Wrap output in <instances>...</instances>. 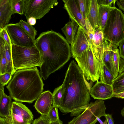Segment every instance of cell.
<instances>
[{
	"instance_id": "3957f363",
	"label": "cell",
	"mask_w": 124,
	"mask_h": 124,
	"mask_svg": "<svg viewBox=\"0 0 124 124\" xmlns=\"http://www.w3.org/2000/svg\"><path fill=\"white\" fill-rule=\"evenodd\" d=\"M42 78L36 67L19 70L6 88L14 100L31 103L42 93L44 84Z\"/></svg>"
},
{
	"instance_id": "f1b7e54d",
	"label": "cell",
	"mask_w": 124,
	"mask_h": 124,
	"mask_svg": "<svg viewBox=\"0 0 124 124\" xmlns=\"http://www.w3.org/2000/svg\"><path fill=\"white\" fill-rule=\"evenodd\" d=\"M23 0H11L13 15L15 14L23 15Z\"/></svg>"
},
{
	"instance_id": "74e56055",
	"label": "cell",
	"mask_w": 124,
	"mask_h": 124,
	"mask_svg": "<svg viewBox=\"0 0 124 124\" xmlns=\"http://www.w3.org/2000/svg\"><path fill=\"white\" fill-rule=\"evenodd\" d=\"M108 124H114V121L111 114H107L105 117Z\"/></svg>"
},
{
	"instance_id": "1f68e13d",
	"label": "cell",
	"mask_w": 124,
	"mask_h": 124,
	"mask_svg": "<svg viewBox=\"0 0 124 124\" xmlns=\"http://www.w3.org/2000/svg\"><path fill=\"white\" fill-rule=\"evenodd\" d=\"M12 75L10 73L6 72L0 75V84L4 86L9 82L12 78Z\"/></svg>"
},
{
	"instance_id": "e0dca14e",
	"label": "cell",
	"mask_w": 124,
	"mask_h": 124,
	"mask_svg": "<svg viewBox=\"0 0 124 124\" xmlns=\"http://www.w3.org/2000/svg\"><path fill=\"white\" fill-rule=\"evenodd\" d=\"M12 15L11 0H0V29L8 24Z\"/></svg>"
},
{
	"instance_id": "60d3db41",
	"label": "cell",
	"mask_w": 124,
	"mask_h": 124,
	"mask_svg": "<svg viewBox=\"0 0 124 124\" xmlns=\"http://www.w3.org/2000/svg\"><path fill=\"white\" fill-rule=\"evenodd\" d=\"M113 97L124 99V92L119 93H114L112 96V98Z\"/></svg>"
},
{
	"instance_id": "836d02e7",
	"label": "cell",
	"mask_w": 124,
	"mask_h": 124,
	"mask_svg": "<svg viewBox=\"0 0 124 124\" xmlns=\"http://www.w3.org/2000/svg\"><path fill=\"white\" fill-rule=\"evenodd\" d=\"M0 36L4 40L6 43L11 46L12 43L5 27L0 29Z\"/></svg>"
},
{
	"instance_id": "ee69618b",
	"label": "cell",
	"mask_w": 124,
	"mask_h": 124,
	"mask_svg": "<svg viewBox=\"0 0 124 124\" xmlns=\"http://www.w3.org/2000/svg\"><path fill=\"white\" fill-rule=\"evenodd\" d=\"M49 124H63V122L59 119L55 121L51 122Z\"/></svg>"
},
{
	"instance_id": "52a82bcc",
	"label": "cell",
	"mask_w": 124,
	"mask_h": 124,
	"mask_svg": "<svg viewBox=\"0 0 124 124\" xmlns=\"http://www.w3.org/2000/svg\"><path fill=\"white\" fill-rule=\"evenodd\" d=\"M106 107L104 101L97 100L91 102L87 108L79 115L74 117L68 124H95L97 117L105 116Z\"/></svg>"
},
{
	"instance_id": "ab89813d",
	"label": "cell",
	"mask_w": 124,
	"mask_h": 124,
	"mask_svg": "<svg viewBox=\"0 0 124 124\" xmlns=\"http://www.w3.org/2000/svg\"><path fill=\"white\" fill-rule=\"evenodd\" d=\"M116 3L119 8L124 12V0H117Z\"/></svg>"
},
{
	"instance_id": "f35d334b",
	"label": "cell",
	"mask_w": 124,
	"mask_h": 124,
	"mask_svg": "<svg viewBox=\"0 0 124 124\" xmlns=\"http://www.w3.org/2000/svg\"><path fill=\"white\" fill-rule=\"evenodd\" d=\"M124 72V59L121 58L118 75Z\"/></svg>"
},
{
	"instance_id": "7c38bea8",
	"label": "cell",
	"mask_w": 124,
	"mask_h": 124,
	"mask_svg": "<svg viewBox=\"0 0 124 124\" xmlns=\"http://www.w3.org/2000/svg\"><path fill=\"white\" fill-rule=\"evenodd\" d=\"M89 39L86 32L79 26L78 32L70 46L71 56L75 59L81 55L88 47Z\"/></svg>"
},
{
	"instance_id": "484cf974",
	"label": "cell",
	"mask_w": 124,
	"mask_h": 124,
	"mask_svg": "<svg viewBox=\"0 0 124 124\" xmlns=\"http://www.w3.org/2000/svg\"><path fill=\"white\" fill-rule=\"evenodd\" d=\"M52 105L59 108L61 103L62 97V85L55 88L52 93Z\"/></svg>"
},
{
	"instance_id": "5bb4252c",
	"label": "cell",
	"mask_w": 124,
	"mask_h": 124,
	"mask_svg": "<svg viewBox=\"0 0 124 124\" xmlns=\"http://www.w3.org/2000/svg\"><path fill=\"white\" fill-rule=\"evenodd\" d=\"M113 93L112 85L98 81L92 88L90 95L94 99L103 100L112 98Z\"/></svg>"
},
{
	"instance_id": "d6a6232c",
	"label": "cell",
	"mask_w": 124,
	"mask_h": 124,
	"mask_svg": "<svg viewBox=\"0 0 124 124\" xmlns=\"http://www.w3.org/2000/svg\"><path fill=\"white\" fill-rule=\"evenodd\" d=\"M50 122L46 116L41 115L33 121L32 124H49Z\"/></svg>"
},
{
	"instance_id": "8d00e7d4",
	"label": "cell",
	"mask_w": 124,
	"mask_h": 124,
	"mask_svg": "<svg viewBox=\"0 0 124 124\" xmlns=\"http://www.w3.org/2000/svg\"><path fill=\"white\" fill-rule=\"evenodd\" d=\"M85 29L86 32H89L94 33V31L88 20H85Z\"/></svg>"
},
{
	"instance_id": "7bdbcfd3",
	"label": "cell",
	"mask_w": 124,
	"mask_h": 124,
	"mask_svg": "<svg viewBox=\"0 0 124 124\" xmlns=\"http://www.w3.org/2000/svg\"><path fill=\"white\" fill-rule=\"evenodd\" d=\"M0 124H10L8 120L5 118L0 117Z\"/></svg>"
},
{
	"instance_id": "2e32d148",
	"label": "cell",
	"mask_w": 124,
	"mask_h": 124,
	"mask_svg": "<svg viewBox=\"0 0 124 124\" xmlns=\"http://www.w3.org/2000/svg\"><path fill=\"white\" fill-rule=\"evenodd\" d=\"M12 98L4 92V86L0 84V117L11 120V111L12 105Z\"/></svg>"
},
{
	"instance_id": "7402d4cb",
	"label": "cell",
	"mask_w": 124,
	"mask_h": 124,
	"mask_svg": "<svg viewBox=\"0 0 124 124\" xmlns=\"http://www.w3.org/2000/svg\"><path fill=\"white\" fill-rule=\"evenodd\" d=\"M104 39L102 31L99 28H96L94 31L93 40L91 41L93 49L102 47L103 45Z\"/></svg>"
},
{
	"instance_id": "d4e9b609",
	"label": "cell",
	"mask_w": 124,
	"mask_h": 124,
	"mask_svg": "<svg viewBox=\"0 0 124 124\" xmlns=\"http://www.w3.org/2000/svg\"><path fill=\"white\" fill-rule=\"evenodd\" d=\"M81 13L85 20L89 12L91 0H77Z\"/></svg>"
},
{
	"instance_id": "9a60e30c",
	"label": "cell",
	"mask_w": 124,
	"mask_h": 124,
	"mask_svg": "<svg viewBox=\"0 0 124 124\" xmlns=\"http://www.w3.org/2000/svg\"><path fill=\"white\" fill-rule=\"evenodd\" d=\"M53 103V95L49 90L42 92L36 100L34 105L38 112L41 115L48 114Z\"/></svg>"
},
{
	"instance_id": "ac0fdd59",
	"label": "cell",
	"mask_w": 124,
	"mask_h": 124,
	"mask_svg": "<svg viewBox=\"0 0 124 124\" xmlns=\"http://www.w3.org/2000/svg\"><path fill=\"white\" fill-rule=\"evenodd\" d=\"M79 27V25L76 22L71 20L61 29L65 36L66 39L71 45L76 36Z\"/></svg>"
},
{
	"instance_id": "4dcf8cb0",
	"label": "cell",
	"mask_w": 124,
	"mask_h": 124,
	"mask_svg": "<svg viewBox=\"0 0 124 124\" xmlns=\"http://www.w3.org/2000/svg\"><path fill=\"white\" fill-rule=\"evenodd\" d=\"M58 108L52 106L48 114L46 115L50 122L55 121L59 119Z\"/></svg>"
},
{
	"instance_id": "e575fe53",
	"label": "cell",
	"mask_w": 124,
	"mask_h": 124,
	"mask_svg": "<svg viewBox=\"0 0 124 124\" xmlns=\"http://www.w3.org/2000/svg\"><path fill=\"white\" fill-rule=\"evenodd\" d=\"M99 6L100 5L105 6L112 7V4L115 6V2L117 0H97Z\"/></svg>"
},
{
	"instance_id": "d6986e66",
	"label": "cell",
	"mask_w": 124,
	"mask_h": 124,
	"mask_svg": "<svg viewBox=\"0 0 124 124\" xmlns=\"http://www.w3.org/2000/svg\"><path fill=\"white\" fill-rule=\"evenodd\" d=\"M98 11L97 0H91L90 9L87 19L94 31L96 28H99Z\"/></svg>"
},
{
	"instance_id": "f6af8a7d",
	"label": "cell",
	"mask_w": 124,
	"mask_h": 124,
	"mask_svg": "<svg viewBox=\"0 0 124 124\" xmlns=\"http://www.w3.org/2000/svg\"><path fill=\"white\" fill-rule=\"evenodd\" d=\"M97 120L100 123V124H108L107 123V121L106 119L104 122H103L100 118L97 117Z\"/></svg>"
},
{
	"instance_id": "5b68a950",
	"label": "cell",
	"mask_w": 124,
	"mask_h": 124,
	"mask_svg": "<svg viewBox=\"0 0 124 124\" xmlns=\"http://www.w3.org/2000/svg\"><path fill=\"white\" fill-rule=\"evenodd\" d=\"M104 39L118 46L124 39V14L116 7L109 13L102 31Z\"/></svg>"
},
{
	"instance_id": "b9f144b4",
	"label": "cell",
	"mask_w": 124,
	"mask_h": 124,
	"mask_svg": "<svg viewBox=\"0 0 124 124\" xmlns=\"http://www.w3.org/2000/svg\"><path fill=\"white\" fill-rule=\"evenodd\" d=\"M36 20L35 18L31 17L29 18L27 20V22L31 25L32 26L34 25L36 23Z\"/></svg>"
},
{
	"instance_id": "d590c367",
	"label": "cell",
	"mask_w": 124,
	"mask_h": 124,
	"mask_svg": "<svg viewBox=\"0 0 124 124\" xmlns=\"http://www.w3.org/2000/svg\"><path fill=\"white\" fill-rule=\"evenodd\" d=\"M119 48V52L121 58L124 59V39L120 41L118 44Z\"/></svg>"
},
{
	"instance_id": "277c9868",
	"label": "cell",
	"mask_w": 124,
	"mask_h": 124,
	"mask_svg": "<svg viewBox=\"0 0 124 124\" xmlns=\"http://www.w3.org/2000/svg\"><path fill=\"white\" fill-rule=\"evenodd\" d=\"M11 51L13 65L16 71L21 69L40 67L42 63L41 54L36 46L24 47L12 43Z\"/></svg>"
},
{
	"instance_id": "4316f807",
	"label": "cell",
	"mask_w": 124,
	"mask_h": 124,
	"mask_svg": "<svg viewBox=\"0 0 124 124\" xmlns=\"http://www.w3.org/2000/svg\"><path fill=\"white\" fill-rule=\"evenodd\" d=\"M0 75H1L6 72L7 63L4 45H0Z\"/></svg>"
},
{
	"instance_id": "83f0119b",
	"label": "cell",
	"mask_w": 124,
	"mask_h": 124,
	"mask_svg": "<svg viewBox=\"0 0 124 124\" xmlns=\"http://www.w3.org/2000/svg\"><path fill=\"white\" fill-rule=\"evenodd\" d=\"M22 26L28 34L35 41V37L37 31L34 27L22 19L20 20L18 22Z\"/></svg>"
},
{
	"instance_id": "30bf717a",
	"label": "cell",
	"mask_w": 124,
	"mask_h": 124,
	"mask_svg": "<svg viewBox=\"0 0 124 124\" xmlns=\"http://www.w3.org/2000/svg\"><path fill=\"white\" fill-rule=\"evenodd\" d=\"M10 124H31L34 116L30 110L22 103L12 102L11 111Z\"/></svg>"
},
{
	"instance_id": "6da1fadb",
	"label": "cell",
	"mask_w": 124,
	"mask_h": 124,
	"mask_svg": "<svg viewBox=\"0 0 124 124\" xmlns=\"http://www.w3.org/2000/svg\"><path fill=\"white\" fill-rule=\"evenodd\" d=\"M92 82H88L74 60L70 62L62 85V97L59 108L62 113L78 116L88 106Z\"/></svg>"
},
{
	"instance_id": "4fadbf2b",
	"label": "cell",
	"mask_w": 124,
	"mask_h": 124,
	"mask_svg": "<svg viewBox=\"0 0 124 124\" xmlns=\"http://www.w3.org/2000/svg\"><path fill=\"white\" fill-rule=\"evenodd\" d=\"M62 1L64 3V8L67 11L71 20L76 22L86 32L85 20L81 13L77 0H63Z\"/></svg>"
},
{
	"instance_id": "cb8c5ba5",
	"label": "cell",
	"mask_w": 124,
	"mask_h": 124,
	"mask_svg": "<svg viewBox=\"0 0 124 124\" xmlns=\"http://www.w3.org/2000/svg\"><path fill=\"white\" fill-rule=\"evenodd\" d=\"M112 86L114 93L124 92V72L118 75L114 80Z\"/></svg>"
},
{
	"instance_id": "44dd1931",
	"label": "cell",
	"mask_w": 124,
	"mask_h": 124,
	"mask_svg": "<svg viewBox=\"0 0 124 124\" xmlns=\"http://www.w3.org/2000/svg\"><path fill=\"white\" fill-rule=\"evenodd\" d=\"M100 63L101 66L100 81L112 85L115 78L104 63L103 62Z\"/></svg>"
},
{
	"instance_id": "ba28073f",
	"label": "cell",
	"mask_w": 124,
	"mask_h": 124,
	"mask_svg": "<svg viewBox=\"0 0 124 124\" xmlns=\"http://www.w3.org/2000/svg\"><path fill=\"white\" fill-rule=\"evenodd\" d=\"M58 3L57 0H23V14L27 20L31 17L39 19Z\"/></svg>"
},
{
	"instance_id": "9c48e42d",
	"label": "cell",
	"mask_w": 124,
	"mask_h": 124,
	"mask_svg": "<svg viewBox=\"0 0 124 124\" xmlns=\"http://www.w3.org/2000/svg\"><path fill=\"white\" fill-rule=\"evenodd\" d=\"M5 27L12 43L14 44L27 47L35 46V41L19 23L8 24Z\"/></svg>"
},
{
	"instance_id": "f546056e",
	"label": "cell",
	"mask_w": 124,
	"mask_h": 124,
	"mask_svg": "<svg viewBox=\"0 0 124 124\" xmlns=\"http://www.w3.org/2000/svg\"><path fill=\"white\" fill-rule=\"evenodd\" d=\"M112 45V54L114 64L117 72L118 73L120 61V57L118 46Z\"/></svg>"
},
{
	"instance_id": "603a6c76",
	"label": "cell",
	"mask_w": 124,
	"mask_h": 124,
	"mask_svg": "<svg viewBox=\"0 0 124 124\" xmlns=\"http://www.w3.org/2000/svg\"><path fill=\"white\" fill-rule=\"evenodd\" d=\"M5 54L7 64L6 72L10 73L12 76L15 72L13 66L11 51V46L6 43L4 45Z\"/></svg>"
},
{
	"instance_id": "bcb514c9",
	"label": "cell",
	"mask_w": 124,
	"mask_h": 124,
	"mask_svg": "<svg viewBox=\"0 0 124 124\" xmlns=\"http://www.w3.org/2000/svg\"><path fill=\"white\" fill-rule=\"evenodd\" d=\"M120 114L124 118V106L121 110Z\"/></svg>"
},
{
	"instance_id": "7a4b0ae2",
	"label": "cell",
	"mask_w": 124,
	"mask_h": 124,
	"mask_svg": "<svg viewBox=\"0 0 124 124\" xmlns=\"http://www.w3.org/2000/svg\"><path fill=\"white\" fill-rule=\"evenodd\" d=\"M35 45L41 55L40 72L45 80L61 68L71 56L69 43L60 34L53 30L41 33L36 39Z\"/></svg>"
},
{
	"instance_id": "8fae6325",
	"label": "cell",
	"mask_w": 124,
	"mask_h": 124,
	"mask_svg": "<svg viewBox=\"0 0 124 124\" xmlns=\"http://www.w3.org/2000/svg\"><path fill=\"white\" fill-rule=\"evenodd\" d=\"M112 45L109 41L104 39L103 46L93 51L97 60L103 62L115 78L118 75L115 68L112 54Z\"/></svg>"
},
{
	"instance_id": "ffe728a7",
	"label": "cell",
	"mask_w": 124,
	"mask_h": 124,
	"mask_svg": "<svg viewBox=\"0 0 124 124\" xmlns=\"http://www.w3.org/2000/svg\"><path fill=\"white\" fill-rule=\"evenodd\" d=\"M115 7L99 6V28L102 31L103 29L108 20L110 11Z\"/></svg>"
},
{
	"instance_id": "8992f818",
	"label": "cell",
	"mask_w": 124,
	"mask_h": 124,
	"mask_svg": "<svg viewBox=\"0 0 124 124\" xmlns=\"http://www.w3.org/2000/svg\"><path fill=\"white\" fill-rule=\"evenodd\" d=\"M75 59L86 80L93 82L98 81L101 75V63L94 54L90 39L88 48Z\"/></svg>"
}]
</instances>
